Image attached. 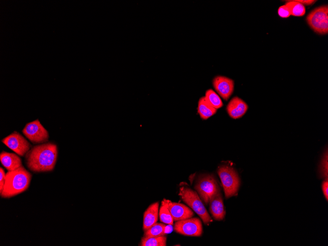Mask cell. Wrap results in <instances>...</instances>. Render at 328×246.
I'll return each mask as SVG.
<instances>
[{
  "mask_svg": "<svg viewBox=\"0 0 328 246\" xmlns=\"http://www.w3.org/2000/svg\"><path fill=\"white\" fill-rule=\"evenodd\" d=\"M166 206L174 221H178L191 218L193 216V211L185 205L173 202L164 199Z\"/></svg>",
  "mask_w": 328,
  "mask_h": 246,
  "instance_id": "cell-11",
  "label": "cell"
},
{
  "mask_svg": "<svg viewBox=\"0 0 328 246\" xmlns=\"http://www.w3.org/2000/svg\"><path fill=\"white\" fill-rule=\"evenodd\" d=\"M166 226L163 223H155L151 227L145 231V237H158L164 236L166 232Z\"/></svg>",
  "mask_w": 328,
  "mask_h": 246,
  "instance_id": "cell-20",
  "label": "cell"
},
{
  "mask_svg": "<svg viewBox=\"0 0 328 246\" xmlns=\"http://www.w3.org/2000/svg\"><path fill=\"white\" fill-rule=\"evenodd\" d=\"M2 142L20 156H24L31 147V145L20 134L15 131L3 138Z\"/></svg>",
  "mask_w": 328,
  "mask_h": 246,
  "instance_id": "cell-9",
  "label": "cell"
},
{
  "mask_svg": "<svg viewBox=\"0 0 328 246\" xmlns=\"http://www.w3.org/2000/svg\"><path fill=\"white\" fill-rule=\"evenodd\" d=\"M197 110L202 119H207L216 113L217 109L210 105L204 97H202L198 101Z\"/></svg>",
  "mask_w": 328,
  "mask_h": 246,
  "instance_id": "cell-16",
  "label": "cell"
},
{
  "mask_svg": "<svg viewBox=\"0 0 328 246\" xmlns=\"http://www.w3.org/2000/svg\"><path fill=\"white\" fill-rule=\"evenodd\" d=\"M0 160L8 171L15 170L22 165L21 158L14 153L3 151L0 154Z\"/></svg>",
  "mask_w": 328,
  "mask_h": 246,
  "instance_id": "cell-15",
  "label": "cell"
},
{
  "mask_svg": "<svg viewBox=\"0 0 328 246\" xmlns=\"http://www.w3.org/2000/svg\"><path fill=\"white\" fill-rule=\"evenodd\" d=\"M213 84L217 93L225 101L229 98L234 90L233 81L224 76L216 77L213 79Z\"/></svg>",
  "mask_w": 328,
  "mask_h": 246,
  "instance_id": "cell-10",
  "label": "cell"
},
{
  "mask_svg": "<svg viewBox=\"0 0 328 246\" xmlns=\"http://www.w3.org/2000/svg\"><path fill=\"white\" fill-rule=\"evenodd\" d=\"M209 209L213 218L217 220H222L225 215L223 202L219 191L212 197L209 201Z\"/></svg>",
  "mask_w": 328,
  "mask_h": 246,
  "instance_id": "cell-13",
  "label": "cell"
},
{
  "mask_svg": "<svg viewBox=\"0 0 328 246\" xmlns=\"http://www.w3.org/2000/svg\"><path fill=\"white\" fill-rule=\"evenodd\" d=\"M297 1L302 4L303 5H311L314 4L316 0H296Z\"/></svg>",
  "mask_w": 328,
  "mask_h": 246,
  "instance_id": "cell-26",
  "label": "cell"
},
{
  "mask_svg": "<svg viewBox=\"0 0 328 246\" xmlns=\"http://www.w3.org/2000/svg\"><path fill=\"white\" fill-rule=\"evenodd\" d=\"M328 153L327 151L323 158L321 165L322 174L326 179H328Z\"/></svg>",
  "mask_w": 328,
  "mask_h": 246,
  "instance_id": "cell-22",
  "label": "cell"
},
{
  "mask_svg": "<svg viewBox=\"0 0 328 246\" xmlns=\"http://www.w3.org/2000/svg\"><path fill=\"white\" fill-rule=\"evenodd\" d=\"M159 215L160 219L162 222L170 225L173 224L174 220L164 200L162 202L159 211Z\"/></svg>",
  "mask_w": 328,
  "mask_h": 246,
  "instance_id": "cell-21",
  "label": "cell"
},
{
  "mask_svg": "<svg viewBox=\"0 0 328 246\" xmlns=\"http://www.w3.org/2000/svg\"><path fill=\"white\" fill-rule=\"evenodd\" d=\"M31 176L23 165L15 170L8 171L0 196L10 198L25 191L29 186Z\"/></svg>",
  "mask_w": 328,
  "mask_h": 246,
  "instance_id": "cell-2",
  "label": "cell"
},
{
  "mask_svg": "<svg viewBox=\"0 0 328 246\" xmlns=\"http://www.w3.org/2000/svg\"><path fill=\"white\" fill-rule=\"evenodd\" d=\"M322 190L324 196L328 200V179H326L322 183Z\"/></svg>",
  "mask_w": 328,
  "mask_h": 246,
  "instance_id": "cell-25",
  "label": "cell"
},
{
  "mask_svg": "<svg viewBox=\"0 0 328 246\" xmlns=\"http://www.w3.org/2000/svg\"><path fill=\"white\" fill-rule=\"evenodd\" d=\"M247 109L246 103L238 97H233L226 107L229 115L233 119H237L243 116L246 112Z\"/></svg>",
  "mask_w": 328,
  "mask_h": 246,
  "instance_id": "cell-12",
  "label": "cell"
},
{
  "mask_svg": "<svg viewBox=\"0 0 328 246\" xmlns=\"http://www.w3.org/2000/svg\"><path fill=\"white\" fill-rule=\"evenodd\" d=\"M159 203L155 202L151 204L143 214V229L145 231L157 222L159 215Z\"/></svg>",
  "mask_w": 328,
  "mask_h": 246,
  "instance_id": "cell-14",
  "label": "cell"
},
{
  "mask_svg": "<svg viewBox=\"0 0 328 246\" xmlns=\"http://www.w3.org/2000/svg\"><path fill=\"white\" fill-rule=\"evenodd\" d=\"M174 231L180 234L189 236H200L202 233V225L198 218L176 221L174 226Z\"/></svg>",
  "mask_w": 328,
  "mask_h": 246,
  "instance_id": "cell-8",
  "label": "cell"
},
{
  "mask_svg": "<svg viewBox=\"0 0 328 246\" xmlns=\"http://www.w3.org/2000/svg\"><path fill=\"white\" fill-rule=\"evenodd\" d=\"M277 13L280 17L283 18H288L291 15L289 9L286 4L280 6L278 9Z\"/></svg>",
  "mask_w": 328,
  "mask_h": 246,
  "instance_id": "cell-23",
  "label": "cell"
},
{
  "mask_svg": "<svg viewBox=\"0 0 328 246\" xmlns=\"http://www.w3.org/2000/svg\"><path fill=\"white\" fill-rule=\"evenodd\" d=\"M204 97L209 104L217 109L223 106L220 97L212 89L207 90Z\"/></svg>",
  "mask_w": 328,
  "mask_h": 246,
  "instance_id": "cell-19",
  "label": "cell"
},
{
  "mask_svg": "<svg viewBox=\"0 0 328 246\" xmlns=\"http://www.w3.org/2000/svg\"><path fill=\"white\" fill-rule=\"evenodd\" d=\"M194 188L206 204L209 203L213 196L219 191L215 177L209 174L203 175L199 177Z\"/></svg>",
  "mask_w": 328,
  "mask_h": 246,
  "instance_id": "cell-6",
  "label": "cell"
},
{
  "mask_svg": "<svg viewBox=\"0 0 328 246\" xmlns=\"http://www.w3.org/2000/svg\"><path fill=\"white\" fill-rule=\"evenodd\" d=\"M179 195L181 199L192 209L207 224L212 221L200 198L197 192L185 187H182L179 190Z\"/></svg>",
  "mask_w": 328,
  "mask_h": 246,
  "instance_id": "cell-3",
  "label": "cell"
},
{
  "mask_svg": "<svg viewBox=\"0 0 328 246\" xmlns=\"http://www.w3.org/2000/svg\"><path fill=\"white\" fill-rule=\"evenodd\" d=\"M218 173L223 187L225 196L229 198L235 195L240 187L238 173L231 166L222 165L219 167Z\"/></svg>",
  "mask_w": 328,
  "mask_h": 246,
  "instance_id": "cell-4",
  "label": "cell"
},
{
  "mask_svg": "<svg viewBox=\"0 0 328 246\" xmlns=\"http://www.w3.org/2000/svg\"><path fill=\"white\" fill-rule=\"evenodd\" d=\"M22 132L33 144L43 143L48 140V132L38 119L27 124Z\"/></svg>",
  "mask_w": 328,
  "mask_h": 246,
  "instance_id": "cell-7",
  "label": "cell"
},
{
  "mask_svg": "<svg viewBox=\"0 0 328 246\" xmlns=\"http://www.w3.org/2000/svg\"><path fill=\"white\" fill-rule=\"evenodd\" d=\"M57 157L56 144L45 143L32 147L26 154L25 163L31 171L41 172L52 171Z\"/></svg>",
  "mask_w": 328,
  "mask_h": 246,
  "instance_id": "cell-1",
  "label": "cell"
},
{
  "mask_svg": "<svg viewBox=\"0 0 328 246\" xmlns=\"http://www.w3.org/2000/svg\"><path fill=\"white\" fill-rule=\"evenodd\" d=\"M166 237L164 236L158 237H143L141 239V246H165Z\"/></svg>",
  "mask_w": 328,
  "mask_h": 246,
  "instance_id": "cell-17",
  "label": "cell"
},
{
  "mask_svg": "<svg viewBox=\"0 0 328 246\" xmlns=\"http://www.w3.org/2000/svg\"><path fill=\"white\" fill-rule=\"evenodd\" d=\"M309 27L316 33L326 34L328 32V6H321L312 10L306 17Z\"/></svg>",
  "mask_w": 328,
  "mask_h": 246,
  "instance_id": "cell-5",
  "label": "cell"
},
{
  "mask_svg": "<svg viewBox=\"0 0 328 246\" xmlns=\"http://www.w3.org/2000/svg\"><path fill=\"white\" fill-rule=\"evenodd\" d=\"M286 1L285 4L289 8L291 15L301 17L305 14V8L302 4L296 0H286Z\"/></svg>",
  "mask_w": 328,
  "mask_h": 246,
  "instance_id": "cell-18",
  "label": "cell"
},
{
  "mask_svg": "<svg viewBox=\"0 0 328 246\" xmlns=\"http://www.w3.org/2000/svg\"><path fill=\"white\" fill-rule=\"evenodd\" d=\"M6 174L3 169L0 168V193L2 192L5 184Z\"/></svg>",
  "mask_w": 328,
  "mask_h": 246,
  "instance_id": "cell-24",
  "label": "cell"
}]
</instances>
